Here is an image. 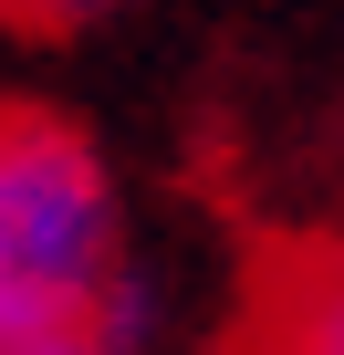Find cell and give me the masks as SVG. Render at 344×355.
<instances>
[{
	"label": "cell",
	"instance_id": "6da1fadb",
	"mask_svg": "<svg viewBox=\"0 0 344 355\" xmlns=\"http://www.w3.org/2000/svg\"><path fill=\"white\" fill-rule=\"evenodd\" d=\"M0 334H115L136 355H188L178 282L146 251L115 146L42 94H0Z\"/></svg>",
	"mask_w": 344,
	"mask_h": 355
},
{
	"label": "cell",
	"instance_id": "7a4b0ae2",
	"mask_svg": "<svg viewBox=\"0 0 344 355\" xmlns=\"http://www.w3.org/2000/svg\"><path fill=\"white\" fill-rule=\"evenodd\" d=\"M230 355H344V230L302 241L240 313Z\"/></svg>",
	"mask_w": 344,
	"mask_h": 355
},
{
	"label": "cell",
	"instance_id": "3957f363",
	"mask_svg": "<svg viewBox=\"0 0 344 355\" xmlns=\"http://www.w3.org/2000/svg\"><path fill=\"white\" fill-rule=\"evenodd\" d=\"M125 11H136V0H0V21H11V32H42V42H84V32H105Z\"/></svg>",
	"mask_w": 344,
	"mask_h": 355
},
{
	"label": "cell",
	"instance_id": "277c9868",
	"mask_svg": "<svg viewBox=\"0 0 344 355\" xmlns=\"http://www.w3.org/2000/svg\"><path fill=\"white\" fill-rule=\"evenodd\" d=\"M0 355H136V345H115V334H42V345H11V334H0Z\"/></svg>",
	"mask_w": 344,
	"mask_h": 355
}]
</instances>
